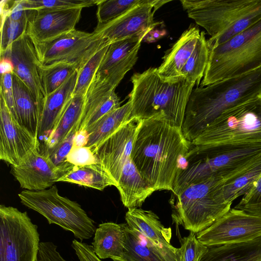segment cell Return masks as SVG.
<instances>
[{"mask_svg":"<svg viewBox=\"0 0 261 261\" xmlns=\"http://www.w3.org/2000/svg\"><path fill=\"white\" fill-rule=\"evenodd\" d=\"M191 142L181 128L161 116L140 121L130 158L142 177L155 191L173 190L182 160Z\"/></svg>","mask_w":261,"mask_h":261,"instance_id":"1","label":"cell"},{"mask_svg":"<svg viewBox=\"0 0 261 261\" xmlns=\"http://www.w3.org/2000/svg\"><path fill=\"white\" fill-rule=\"evenodd\" d=\"M261 93V67L249 72L193 89L181 127L192 142L225 110Z\"/></svg>","mask_w":261,"mask_h":261,"instance_id":"2","label":"cell"},{"mask_svg":"<svg viewBox=\"0 0 261 261\" xmlns=\"http://www.w3.org/2000/svg\"><path fill=\"white\" fill-rule=\"evenodd\" d=\"M131 82L130 119L141 120L161 116L171 125L181 128L195 83L184 78L165 81L159 75L158 68L152 67L134 74Z\"/></svg>","mask_w":261,"mask_h":261,"instance_id":"3","label":"cell"},{"mask_svg":"<svg viewBox=\"0 0 261 261\" xmlns=\"http://www.w3.org/2000/svg\"><path fill=\"white\" fill-rule=\"evenodd\" d=\"M261 159V146L223 148L191 145L182 160L172 192L178 195L190 185L211 178L226 181Z\"/></svg>","mask_w":261,"mask_h":261,"instance_id":"4","label":"cell"},{"mask_svg":"<svg viewBox=\"0 0 261 261\" xmlns=\"http://www.w3.org/2000/svg\"><path fill=\"white\" fill-rule=\"evenodd\" d=\"M188 16L211 37L210 49L220 45L261 19V0H181Z\"/></svg>","mask_w":261,"mask_h":261,"instance_id":"5","label":"cell"},{"mask_svg":"<svg viewBox=\"0 0 261 261\" xmlns=\"http://www.w3.org/2000/svg\"><path fill=\"white\" fill-rule=\"evenodd\" d=\"M191 143L223 148L261 146L259 95L224 111Z\"/></svg>","mask_w":261,"mask_h":261,"instance_id":"6","label":"cell"},{"mask_svg":"<svg viewBox=\"0 0 261 261\" xmlns=\"http://www.w3.org/2000/svg\"><path fill=\"white\" fill-rule=\"evenodd\" d=\"M261 67V19L223 43L210 49L200 86Z\"/></svg>","mask_w":261,"mask_h":261,"instance_id":"7","label":"cell"},{"mask_svg":"<svg viewBox=\"0 0 261 261\" xmlns=\"http://www.w3.org/2000/svg\"><path fill=\"white\" fill-rule=\"evenodd\" d=\"M225 182L211 178L186 187L176 196L173 222L196 233L211 225L231 208L222 195Z\"/></svg>","mask_w":261,"mask_h":261,"instance_id":"8","label":"cell"},{"mask_svg":"<svg viewBox=\"0 0 261 261\" xmlns=\"http://www.w3.org/2000/svg\"><path fill=\"white\" fill-rule=\"evenodd\" d=\"M18 196L24 205L41 214L49 224L71 232L81 241L94 234V221L77 202L61 196L55 185L41 191L24 190Z\"/></svg>","mask_w":261,"mask_h":261,"instance_id":"9","label":"cell"},{"mask_svg":"<svg viewBox=\"0 0 261 261\" xmlns=\"http://www.w3.org/2000/svg\"><path fill=\"white\" fill-rule=\"evenodd\" d=\"M39 241L26 212L0 205V261H38Z\"/></svg>","mask_w":261,"mask_h":261,"instance_id":"10","label":"cell"},{"mask_svg":"<svg viewBox=\"0 0 261 261\" xmlns=\"http://www.w3.org/2000/svg\"><path fill=\"white\" fill-rule=\"evenodd\" d=\"M33 43L40 67L67 63L78 71L97 51L110 44L94 31L87 33L76 29L48 41Z\"/></svg>","mask_w":261,"mask_h":261,"instance_id":"11","label":"cell"},{"mask_svg":"<svg viewBox=\"0 0 261 261\" xmlns=\"http://www.w3.org/2000/svg\"><path fill=\"white\" fill-rule=\"evenodd\" d=\"M260 236L261 217L235 208L196 233L198 240L208 247L246 242Z\"/></svg>","mask_w":261,"mask_h":261,"instance_id":"12","label":"cell"},{"mask_svg":"<svg viewBox=\"0 0 261 261\" xmlns=\"http://www.w3.org/2000/svg\"><path fill=\"white\" fill-rule=\"evenodd\" d=\"M74 167L67 161L57 166L47 153L37 148L29 152L19 165L11 166V169L22 189L41 191L52 187Z\"/></svg>","mask_w":261,"mask_h":261,"instance_id":"13","label":"cell"},{"mask_svg":"<svg viewBox=\"0 0 261 261\" xmlns=\"http://www.w3.org/2000/svg\"><path fill=\"white\" fill-rule=\"evenodd\" d=\"M170 2L150 0L107 23L97 24L94 31L110 44L133 37L145 36L158 25V22L154 21V12Z\"/></svg>","mask_w":261,"mask_h":261,"instance_id":"14","label":"cell"},{"mask_svg":"<svg viewBox=\"0 0 261 261\" xmlns=\"http://www.w3.org/2000/svg\"><path fill=\"white\" fill-rule=\"evenodd\" d=\"M0 54L1 58L10 60L13 72L31 90L42 113L46 94L41 81L40 65L32 39L25 32Z\"/></svg>","mask_w":261,"mask_h":261,"instance_id":"15","label":"cell"},{"mask_svg":"<svg viewBox=\"0 0 261 261\" xmlns=\"http://www.w3.org/2000/svg\"><path fill=\"white\" fill-rule=\"evenodd\" d=\"M39 146L38 138L15 120L0 94V159L18 166Z\"/></svg>","mask_w":261,"mask_h":261,"instance_id":"16","label":"cell"},{"mask_svg":"<svg viewBox=\"0 0 261 261\" xmlns=\"http://www.w3.org/2000/svg\"><path fill=\"white\" fill-rule=\"evenodd\" d=\"M140 121L136 118L130 119L91 150L117 186L124 165L130 158Z\"/></svg>","mask_w":261,"mask_h":261,"instance_id":"17","label":"cell"},{"mask_svg":"<svg viewBox=\"0 0 261 261\" xmlns=\"http://www.w3.org/2000/svg\"><path fill=\"white\" fill-rule=\"evenodd\" d=\"M125 219L128 227L162 254L166 261H180V249L170 243L172 230L165 227L151 211L135 207L128 209Z\"/></svg>","mask_w":261,"mask_h":261,"instance_id":"18","label":"cell"},{"mask_svg":"<svg viewBox=\"0 0 261 261\" xmlns=\"http://www.w3.org/2000/svg\"><path fill=\"white\" fill-rule=\"evenodd\" d=\"M83 8L37 11L25 33L33 42L54 39L74 29Z\"/></svg>","mask_w":261,"mask_h":261,"instance_id":"19","label":"cell"},{"mask_svg":"<svg viewBox=\"0 0 261 261\" xmlns=\"http://www.w3.org/2000/svg\"><path fill=\"white\" fill-rule=\"evenodd\" d=\"M199 30L192 27L186 30L164 57L158 68L160 76L165 81L180 80L181 70L195 49L200 36Z\"/></svg>","mask_w":261,"mask_h":261,"instance_id":"20","label":"cell"},{"mask_svg":"<svg viewBox=\"0 0 261 261\" xmlns=\"http://www.w3.org/2000/svg\"><path fill=\"white\" fill-rule=\"evenodd\" d=\"M116 188L123 204L128 209L140 207L155 191L141 175L131 158L124 165Z\"/></svg>","mask_w":261,"mask_h":261,"instance_id":"21","label":"cell"},{"mask_svg":"<svg viewBox=\"0 0 261 261\" xmlns=\"http://www.w3.org/2000/svg\"><path fill=\"white\" fill-rule=\"evenodd\" d=\"M78 71L61 87L46 96L41 115L38 137H47L73 97Z\"/></svg>","mask_w":261,"mask_h":261,"instance_id":"22","label":"cell"},{"mask_svg":"<svg viewBox=\"0 0 261 261\" xmlns=\"http://www.w3.org/2000/svg\"><path fill=\"white\" fill-rule=\"evenodd\" d=\"M13 89L15 120L38 138L41 113L27 85L13 72Z\"/></svg>","mask_w":261,"mask_h":261,"instance_id":"23","label":"cell"},{"mask_svg":"<svg viewBox=\"0 0 261 261\" xmlns=\"http://www.w3.org/2000/svg\"><path fill=\"white\" fill-rule=\"evenodd\" d=\"M124 238L123 224L105 222L96 228L91 244L100 259L121 261L124 253Z\"/></svg>","mask_w":261,"mask_h":261,"instance_id":"24","label":"cell"},{"mask_svg":"<svg viewBox=\"0 0 261 261\" xmlns=\"http://www.w3.org/2000/svg\"><path fill=\"white\" fill-rule=\"evenodd\" d=\"M85 96L72 97L56 122L53 129L44 139L43 151L49 154L56 149L72 129L81 122Z\"/></svg>","mask_w":261,"mask_h":261,"instance_id":"25","label":"cell"},{"mask_svg":"<svg viewBox=\"0 0 261 261\" xmlns=\"http://www.w3.org/2000/svg\"><path fill=\"white\" fill-rule=\"evenodd\" d=\"M199 261H261V236L246 242L208 247Z\"/></svg>","mask_w":261,"mask_h":261,"instance_id":"26","label":"cell"},{"mask_svg":"<svg viewBox=\"0 0 261 261\" xmlns=\"http://www.w3.org/2000/svg\"><path fill=\"white\" fill-rule=\"evenodd\" d=\"M132 105L128 100L118 109L106 114L87 132V147L92 150L130 120Z\"/></svg>","mask_w":261,"mask_h":261,"instance_id":"27","label":"cell"},{"mask_svg":"<svg viewBox=\"0 0 261 261\" xmlns=\"http://www.w3.org/2000/svg\"><path fill=\"white\" fill-rule=\"evenodd\" d=\"M59 181L75 184L102 191L117 183L100 163L74 168L60 178Z\"/></svg>","mask_w":261,"mask_h":261,"instance_id":"28","label":"cell"},{"mask_svg":"<svg viewBox=\"0 0 261 261\" xmlns=\"http://www.w3.org/2000/svg\"><path fill=\"white\" fill-rule=\"evenodd\" d=\"M124 253L121 261H166L163 256L147 243L137 232L123 224Z\"/></svg>","mask_w":261,"mask_h":261,"instance_id":"29","label":"cell"},{"mask_svg":"<svg viewBox=\"0 0 261 261\" xmlns=\"http://www.w3.org/2000/svg\"><path fill=\"white\" fill-rule=\"evenodd\" d=\"M260 175L261 159L237 176L224 183L222 191L224 200L232 204L239 197L247 194Z\"/></svg>","mask_w":261,"mask_h":261,"instance_id":"30","label":"cell"},{"mask_svg":"<svg viewBox=\"0 0 261 261\" xmlns=\"http://www.w3.org/2000/svg\"><path fill=\"white\" fill-rule=\"evenodd\" d=\"M210 48L204 32L200 36L192 55L182 67L180 76L191 83H195L197 87L204 74L208 63Z\"/></svg>","mask_w":261,"mask_h":261,"instance_id":"31","label":"cell"},{"mask_svg":"<svg viewBox=\"0 0 261 261\" xmlns=\"http://www.w3.org/2000/svg\"><path fill=\"white\" fill-rule=\"evenodd\" d=\"M144 36L117 41L110 44L96 73H104L140 47Z\"/></svg>","mask_w":261,"mask_h":261,"instance_id":"32","label":"cell"},{"mask_svg":"<svg viewBox=\"0 0 261 261\" xmlns=\"http://www.w3.org/2000/svg\"><path fill=\"white\" fill-rule=\"evenodd\" d=\"M41 77L46 96L61 87L78 70L72 65L60 63L40 67Z\"/></svg>","mask_w":261,"mask_h":261,"instance_id":"33","label":"cell"},{"mask_svg":"<svg viewBox=\"0 0 261 261\" xmlns=\"http://www.w3.org/2000/svg\"><path fill=\"white\" fill-rule=\"evenodd\" d=\"M110 44H107L97 51L78 71L73 97L85 96L87 90L96 75Z\"/></svg>","mask_w":261,"mask_h":261,"instance_id":"34","label":"cell"},{"mask_svg":"<svg viewBox=\"0 0 261 261\" xmlns=\"http://www.w3.org/2000/svg\"><path fill=\"white\" fill-rule=\"evenodd\" d=\"M150 0H100L97 4V24L107 23L125 13L138 5Z\"/></svg>","mask_w":261,"mask_h":261,"instance_id":"35","label":"cell"},{"mask_svg":"<svg viewBox=\"0 0 261 261\" xmlns=\"http://www.w3.org/2000/svg\"><path fill=\"white\" fill-rule=\"evenodd\" d=\"M120 98L113 91L107 98L83 112L79 130L87 132L102 117L120 107Z\"/></svg>","mask_w":261,"mask_h":261,"instance_id":"36","label":"cell"},{"mask_svg":"<svg viewBox=\"0 0 261 261\" xmlns=\"http://www.w3.org/2000/svg\"><path fill=\"white\" fill-rule=\"evenodd\" d=\"M25 7L37 11L83 8L97 5L100 0H22Z\"/></svg>","mask_w":261,"mask_h":261,"instance_id":"37","label":"cell"},{"mask_svg":"<svg viewBox=\"0 0 261 261\" xmlns=\"http://www.w3.org/2000/svg\"><path fill=\"white\" fill-rule=\"evenodd\" d=\"M30 20H15L1 14V51H5L11 44L25 32Z\"/></svg>","mask_w":261,"mask_h":261,"instance_id":"38","label":"cell"},{"mask_svg":"<svg viewBox=\"0 0 261 261\" xmlns=\"http://www.w3.org/2000/svg\"><path fill=\"white\" fill-rule=\"evenodd\" d=\"M180 243V261H199L208 248L202 244L192 231L182 238Z\"/></svg>","mask_w":261,"mask_h":261,"instance_id":"39","label":"cell"},{"mask_svg":"<svg viewBox=\"0 0 261 261\" xmlns=\"http://www.w3.org/2000/svg\"><path fill=\"white\" fill-rule=\"evenodd\" d=\"M261 217V175L252 189L234 207Z\"/></svg>","mask_w":261,"mask_h":261,"instance_id":"40","label":"cell"},{"mask_svg":"<svg viewBox=\"0 0 261 261\" xmlns=\"http://www.w3.org/2000/svg\"><path fill=\"white\" fill-rule=\"evenodd\" d=\"M80 124V122L74 126L56 149L50 153H47L55 165L59 166L67 162V156L73 146L74 137L79 130Z\"/></svg>","mask_w":261,"mask_h":261,"instance_id":"41","label":"cell"},{"mask_svg":"<svg viewBox=\"0 0 261 261\" xmlns=\"http://www.w3.org/2000/svg\"><path fill=\"white\" fill-rule=\"evenodd\" d=\"M66 160L75 167L83 166L99 163L90 148L72 147Z\"/></svg>","mask_w":261,"mask_h":261,"instance_id":"42","label":"cell"},{"mask_svg":"<svg viewBox=\"0 0 261 261\" xmlns=\"http://www.w3.org/2000/svg\"><path fill=\"white\" fill-rule=\"evenodd\" d=\"M12 73L1 74L0 94L3 97L13 115L14 112V97Z\"/></svg>","mask_w":261,"mask_h":261,"instance_id":"43","label":"cell"},{"mask_svg":"<svg viewBox=\"0 0 261 261\" xmlns=\"http://www.w3.org/2000/svg\"><path fill=\"white\" fill-rule=\"evenodd\" d=\"M38 261H68L57 251V246L51 242L40 243Z\"/></svg>","mask_w":261,"mask_h":261,"instance_id":"44","label":"cell"},{"mask_svg":"<svg viewBox=\"0 0 261 261\" xmlns=\"http://www.w3.org/2000/svg\"><path fill=\"white\" fill-rule=\"evenodd\" d=\"M71 246L79 261H102L95 254L92 245L73 240Z\"/></svg>","mask_w":261,"mask_h":261,"instance_id":"45","label":"cell"},{"mask_svg":"<svg viewBox=\"0 0 261 261\" xmlns=\"http://www.w3.org/2000/svg\"><path fill=\"white\" fill-rule=\"evenodd\" d=\"M89 134L84 130H78L74 136L72 147H85L87 144Z\"/></svg>","mask_w":261,"mask_h":261,"instance_id":"46","label":"cell"},{"mask_svg":"<svg viewBox=\"0 0 261 261\" xmlns=\"http://www.w3.org/2000/svg\"><path fill=\"white\" fill-rule=\"evenodd\" d=\"M1 74L13 72V66L10 59L1 58Z\"/></svg>","mask_w":261,"mask_h":261,"instance_id":"47","label":"cell"},{"mask_svg":"<svg viewBox=\"0 0 261 261\" xmlns=\"http://www.w3.org/2000/svg\"><path fill=\"white\" fill-rule=\"evenodd\" d=\"M259 96H260V98H261V93H260V95H259Z\"/></svg>","mask_w":261,"mask_h":261,"instance_id":"48","label":"cell"}]
</instances>
